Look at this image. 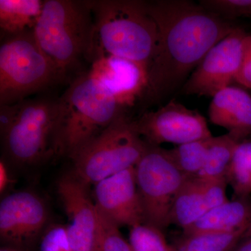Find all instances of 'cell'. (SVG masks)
Wrapping results in <instances>:
<instances>
[{"instance_id": "6da1fadb", "label": "cell", "mask_w": 251, "mask_h": 251, "mask_svg": "<svg viewBox=\"0 0 251 251\" xmlns=\"http://www.w3.org/2000/svg\"><path fill=\"white\" fill-rule=\"evenodd\" d=\"M158 30L143 98L159 103L184 85L207 52L237 25L188 0L147 1Z\"/></svg>"}, {"instance_id": "7a4b0ae2", "label": "cell", "mask_w": 251, "mask_h": 251, "mask_svg": "<svg viewBox=\"0 0 251 251\" xmlns=\"http://www.w3.org/2000/svg\"><path fill=\"white\" fill-rule=\"evenodd\" d=\"M94 16L92 63L115 56L149 67L156 50L158 30L140 0H91Z\"/></svg>"}, {"instance_id": "3957f363", "label": "cell", "mask_w": 251, "mask_h": 251, "mask_svg": "<svg viewBox=\"0 0 251 251\" xmlns=\"http://www.w3.org/2000/svg\"><path fill=\"white\" fill-rule=\"evenodd\" d=\"M88 72L75 77L58 98L54 156L72 158L125 114Z\"/></svg>"}, {"instance_id": "277c9868", "label": "cell", "mask_w": 251, "mask_h": 251, "mask_svg": "<svg viewBox=\"0 0 251 251\" xmlns=\"http://www.w3.org/2000/svg\"><path fill=\"white\" fill-rule=\"evenodd\" d=\"M94 33L91 0H45L34 30L62 80L83 59L92 62Z\"/></svg>"}, {"instance_id": "5b68a950", "label": "cell", "mask_w": 251, "mask_h": 251, "mask_svg": "<svg viewBox=\"0 0 251 251\" xmlns=\"http://www.w3.org/2000/svg\"><path fill=\"white\" fill-rule=\"evenodd\" d=\"M60 81L34 31L4 36L0 46V105L18 103Z\"/></svg>"}, {"instance_id": "8992f818", "label": "cell", "mask_w": 251, "mask_h": 251, "mask_svg": "<svg viewBox=\"0 0 251 251\" xmlns=\"http://www.w3.org/2000/svg\"><path fill=\"white\" fill-rule=\"evenodd\" d=\"M16 103V115L1 131L6 158L15 166H36L54 156L58 98H28Z\"/></svg>"}, {"instance_id": "52a82bcc", "label": "cell", "mask_w": 251, "mask_h": 251, "mask_svg": "<svg viewBox=\"0 0 251 251\" xmlns=\"http://www.w3.org/2000/svg\"><path fill=\"white\" fill-rule=\"evenodd\" d=\"M148 147L124 114L100 135L89 142L72 158L70 173L90 186L135 167Z\"/></svg>"}, {"instance_id": "ba28073f", "label": "cell", "mask_w": 251, "mask_h": 251, "mask_svg": "<svg viewBox=\"0 0 251 251\" xmlns=\"http://www.w3.org/2000/svg\"><path fill=\"white\" fill-rule=\"evenodd\" d=\"M135 174L145 224L164 231L171 225L175 196L189 178L176 166L168 150L149 143L135 165Z\"/></svg>"}, {"instance_id": "9c48e42d", "label": "cell", "mask_w": 251, "mask_h": 251, "mask_svg": "<svg viewBox=\"0 0 251 251\" xmlns=\"http://www.w3.org/2000/svg\"><path fill=\"white\" fill-rule=\"evenodd\" d=\"M249 36L237 27L214 46L183 85V93L213 97L230 86L247 56Z\"/></svg>"}, {"instance_id": "30bf717a", "label": "cell", "mask_w": 251, "mask_h": 251, "mask_svg": "<svg viewBox=\"0 0 251 251\" xmlns=\"http://www.w3.org/2000/svg\"><path fill=\"white\" fill-rule=\"evenodd\" d=\"M44 200L31 191L6 195L0 202V239L4 247L25 251L41 239L50 225Z\"/></svg>"}, {"instance_id": "8fae6325", "label": "cell", "mask_w": 251, "mask_h": 251, "mask_svg": "<svg viewBox=\"0 0 251 251\" xmlns=\"http://www.w3.org/2000/svg\"><path fill=\"white\" fill-rule=\"evenodd\" d=\"M133 124L146 143L156 146L163 143L180 145L213 136L201 113L175 100L143 114Z\"/></svg>"}, {"instance_id": "7c38bea8", "label": "cell", "mask_w": 251, "mask_h": 251, "mask_svg": "<svg viewBox=\"0 0 251 251\" xmlns=\"http://www.w3.org/2000/svg\"><path fill=\"white\" fill-rule=\"evenodd\" d=\"M90 186L72 173L59 179L57 191L68 218V234L74 251H97L99 219Z\"/></svg>"}, {"instance_id": "4fadbf2b", "label": "cell", "mask_w": 251, "mask_h": 251, "mask_svg": "<svg viewBox=\"0 0 251 251\" xmlns=\"http://www.w3.org/2000/svg\"><path fill=\"white\" fill-rule=\"evenodd\" d=\"M93 200L99 212L119 227L145 224L135 167L94 185Z\"/></svg>"}, {"instance_id": "5bb4252c", "label": "cell", "mask_w": 251, "mask_h": 251, "mask_svg": "<svg viewBox=\"0 0 251 251\" xmlns=\"http://www.w3.org/2000/svg\"><path fill=\"white\" fill-rule=\"evenodd\" d=\"M88 74L125 109L143 98L148 85V67L115 56L94 59Z\"/></svg>"}, {"instance_id": "9a60e30c", "label": "cell", "mask_w": 251, "mask_h": 251, "mask_svg": "<svg viewBox=\"0 0 251 251\" xmlns=\"http://www.w3.org/2000/svg\"><path fill=\"white\" fill-rule=\"evenodd\" d=\"M209 120L239 140L251 137V96L240 87L229 86L212 97Z\"/></svg>"}, {"instance_id": "2e32d148", "label": "cell", "mask_w": 251, "mask_h": 251, "mask_svg": "<svg viewBox=\"0 0 251 251\" xmlns=\"http://www.w3.org/2000/svg\"><path fill=\"white\" fill-rule=\"evenodd\" d=\"M251 226V196L234 198L209 209L192 226L184 229V237L195 234L229 232Z\"/></svg>"}, {"instance_id": "e0dca14e", "label": "cell", "mask_w": 251, "mask_h": 251, "mask_svg": "<svg viewBox=\"0 0 251 251\" xmlns=\"http://www.w3.org/2000/svg\"><path fill=\"white\" fill-rule=\"evenodd\" d=\"M41 0H0V28L3 36L34 31L42 12Z\"/></svg>"}, {"instance_id": "ac0fdd59", "label": "cell", "mask_w": 251, "mask_h": 251, "mask_svg": "<svg viewBox=\"0 0 251 251\" xmlns=\"http://www.w3.org/2000/svg\"><path fill=\"white\" fill-rule=\"evenodd\" d=\"M202 185L198 178H191L183 185L173 202L170 223L184 229L201 219L206 211Z\"/></svg>"}, {"instance_id": "d6986e66", "label": "cell", "mask_w": 251, "mask_h": 251, "mask_svg": "<svg viewBox=\"0 0 251 251\" xmlns=\"http://www.w3.org/2000/svg\"><path fill=\"white\" fill-rule=\"evenodd\" d=\"M239 142L240 140L229 133L213 137L205 163L196 178L202 180L226 179L234 151Z\"/></svg>"}, {"instance_id": "ffe728a7", "label": "cell", "mask_w": 251, "mask_h": 251, "mask_svg": "<svg viewBox=\"0 0 251 251\" xmlns=\"http://www.w3.org/2000/svg\"><path fill=\"white\" fill-rule=\"evenodd\" d=\"M251 233V227L229 232L195 234L184 237L176 251H231Z\"/></svg>"}, {"instance_id": "44dd1931", "label": "cell", "mask_w": 251, "mask_h": 251, "mask_svg": "<svg viewBox=\"0 0 251 251\" xmlns=\"http://www.w3.org/2000/svg\"><path fill=\"white\" fill-rule=\"evenodd\" d=\"M226 179L234 198L251 196V137L238 143Z\"/></svg>"}, {"instance_id": "7402d4cb", "label": "cell", "mask_w": 251, "mask_h": 251, "mask_svg": "<svg viewBox=\"0 0 251 251\" xmlns=\"http://www.w3.org/2000/svg\"><path fill=\"white\" fill-rule=\"evenodd\" d=\"M213 137L182 144L168 150L176 166L189 179L197 177L202 171Z\"/></svg>"}, {"instance_id": "603a6c76", "label": "cell", "mask_w": 251, "mask_h": 251, "mask_svg": "<svg viewBox=\"0 0 251 251\" xmlns=\"http://www.w3.org/2000/svg\"><path fill=\"white\" fill-rule=\"evenodd\" d=\"M128 242L133 251H176L163 230L146 224L130 228Z\"/></svg>"}, {"instance_id": "cb8c5ba5", "label": "cell", "mask_w": 251, "mask_h": 251, "mask_svg": "<svg viewBox=\"0 0 251 251\" xmlns=\"http://www.w3.org/2000/svg\"><path fill=\"white\" fill-rule=\"evenodd\" d=\"M99 235L97 251H133L116 225L100 214L97 209Z\"/></svg>"}, {"instance_id": "d4e9b609", "label": "cell", "mask_w": 251, "mask_h": 251, "mask_svg": "<svg viewBox=\"0 0 251 251\" xmlns=\"http://www.w3.org/2000/svg\"><path fill=\"white\" fill-rule=\"evenodd\" d=\"M199 4L227 21L251 18V0H201Z\"/></svg>"}, {"instance_id": "484cf974", "label": "cell", "mask_w": 251, "mask_h": 251, "mask_svg": "<svg viewBox=\"0 0 251 251\" xmlns=\"http://www.w3.org/2000/svg\"><path fill=\"white\" fill-rule=\"evenodd\" d=\"M39 251H74L67 226L50 225L41 237Z\"/></svg>"}, {"instance_id": "4316f807", "label": "cell", "mask_w": 251, "mask_h": 251, "mask_svg": "<svg viewBox=\"0 0 251 251\" xmlns=\"http://www.w3.org/2000/svg\"><path fill=\"white\" fill-rule=\"evenodd\" d=\"M200 180L202 185L203 196L208 210L228 202L229 200L226 193L228 185L227 180Z\"/></svg>"}, {"instance_id": "83f0119b", "label": "cell", "mask_w": 251, "mask_h": 251, "mask_svg": "<svg viewBox=\"0 0 251 251\" xmlns=\"http://www.w3.org/2000/svg\"><path fill=\"white\" fill-rule=\"evenodd\" d=\"M236 82L251 90V55L247 54L242 67L235 78Z\"/></svg>"}, {"instance_id": "f1b7e54d", "label": "cell", "mask_w": 251, "mask_h": 251, "mask_svg": "<svg viewBox=\"0 0 251 251\" xmlns=\"http://www.w3.org/2000/svg\"><path fill=\"white\" fill-rule=\"evenodd\" d=\"M11 179L5 159L0 161V193L2 195L11 184Z\"/></svg>"}, {"instance_id": "f546056e", "label": "cell", "mask_w": 251, "mask_h": 251, "mask_svg": "<svg viewBox=\"0 0 251 251\" xmlns=\"http://www.w3.org/2000/svg\"><path fill=\"white\" fill-rule=\"evenodd\" d=\"M231 251H251V233L244 238Z\"/></svg>"}, {"instance_id": "4dcf8cb0", "label": "cell", "mask_w": 251, "mask_h": 251, "mask_svg": "<svg viewBox=\"0 0 251 251\" xmlns=\"http://www.w3.org/2000/svg\"><path fill=\"white\" fill-rule=\"evenodd\" d=\"M247 54L251 55V35H249L248 37V45Z\"/></svg>"}, {"instance_id": "1f68e13d", "label": "cell", "mask_w": 251, "mask_h": 251, "mask_svg": "<svg viewBox=\"0 0 251 251\" xmlns=\"http://www.w3.org/2000/svg\"><path fill=\"white\" fill-rule=\"evenodd\" d=\"M0 251H19L18 250H16V249H11V248L3 247L1 248V250Z\"/></svg>"}]
</instances>
